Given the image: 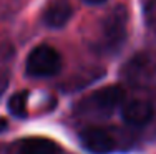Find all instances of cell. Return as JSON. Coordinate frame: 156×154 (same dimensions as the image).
Returning a JSON list of instances; mask_svg holds the SVG:
<instances>
[{"label":"cell","mask_w":156,"mask_h":154,"mask_svg":"<svg viewBox=\"0 0 156 154\" xmlns=\"http://www.w3.org/2000/svg\"><path fill=\"white\" fill-rule=\"evenodd\" d=\"M126 35H128V10L123 5H118L101 22L98 38L100 50L105 53L120 50L125 45Z\"/></svg>","instance_id":"6da1fadb"},{"label":"cell","mask_w":156,"mask_h":154,"mask_svg":"<svg viewBox=\"0 0 156 154\" xmlns=\"http://www.w3.org/2000/svg\"><path fill=\"white\" fill-rule=\"evenodd\" d=\"M62 56L53 46L38 45L27 56L25 71L33 78H50L62 70Z\"/></svg>","instance_id":"7a4b0ae2"},{"label":"cell","mask_w":156,"mask_h":154,"mask_svg":"<svg viewBox=\"0 0 156 154\" xmlns=\"http://www.w3.org/2000/svg\"><path fill=\"white\" fill-rule=\"evenodd\" d=\"M123 103H125V90L118 85H110L105 88H100L93 94H90L81 103V108L85 111L110 115L111 111L120 108Z\"/></svg>","instance_id":"3957f363"},{"label":"cell","mask_w":156,"mask_h":154,"mask_svg":"<svg viewBox=\"0 0 156 154\" xmlns=\"http://www.w3.org/2000/svg\"><path fill=\"white\" fill-rule=\"evenodd\" d=\"M80 142L91 154H110L115 149L113 136L103 128H87L80 133Z\"/></svg>","instance_id":"277c9868"},{"label":"cell","mask_w":156,"mask_h":154,"mask_svg":"<svg viewBox=\"0 0 156 154\" xmlns=\"http://www.w3.org/2000/svg\"><path fill=\"white\" fill-rule=\"evenodd\" d=\"M154 116L153 104L144 100H131L121 104V118L129 126H146Z\"/></svg>","instance_id":"5b68a950"},{"label":"cell","mask_w":156,"mask_h":154,"mask_svg":"<svg viewBox=\"0 0 156 154\" xmlns=\"http://www.w3.org/2000/svg\"><path fill=\"white\" fill-rule=\"evenodd\" d=\"M73 15V9L68 0H51L43 12V23L48 28H63Z\"/></svg>","instance_id":"8992f818"},{"label":"cell","mask_w":156,"mask_h":154,"mask_svg":"<svg viewBox=\"0 0 156 154\" xmlns=\"http://www.w3.org/2000/svg\"><path fill=\"white\" fill-rule=\"evenodd\" d=\"M18 154H62V149L48 138H28L22 141Z\"/></svg>","instance_id":"52a82bcc"},{"label":"cell","mask_w":156,"mask_h":154,"mask_svg":"<svg viewBox=\"0 0 156 154\" xmlns=\"http://www.w3.org/2000/svg\"><path fill=\"white\" fill-rule=\"evenodd\" d=\"M27 100H28L27 91H18V93L12 94L9 100V104H7L9 111L15 118H25L27 116Z\"/></svg>","instance_id":"ba28073f"},{"label":"cell","mask_w":156,"mask_h":154,"mask_svg":"<svg viewBox=\"0 0 156 154\" xmlns=\"http://www.w3.org/2000/svg\"><path fill=\"white\" fill-rule=\"evenodd\" d=\"M81 2L88 3V5H100V3H105L106 0H81Z\"/></svg>","instance_id":"9c48e42d"},{"label":"cell","mask_w":156,"mask_h":154,"mask_svg":"<svg viewBox=\"0 0 156 154\" xmlns=\"http://www.w3.org/2000/svg\"><path fill=\"white\" fill-rule=\"evenodd\" d=\"M5 128H7V121L5 119H0V133L5 131Z\"/></svg>","instance_id":"30bf717a"}]
</instances>
